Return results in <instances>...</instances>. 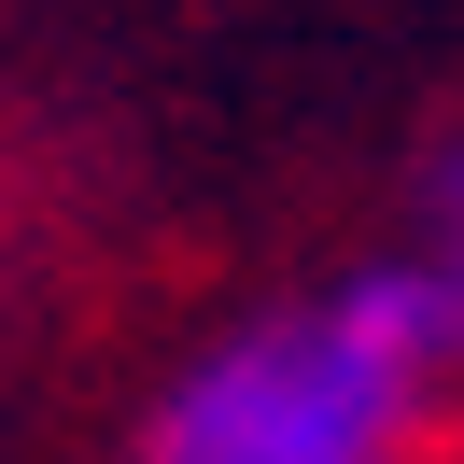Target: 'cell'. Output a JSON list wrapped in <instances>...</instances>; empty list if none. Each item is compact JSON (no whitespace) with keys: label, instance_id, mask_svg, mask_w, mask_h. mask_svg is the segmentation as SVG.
Instances as JSON below:
<instances>
[{"label":"cell","instance_id":"cell-1","mask_svg":"<svg viewBox=\"0 0 464 464\" xmlns=\"http://www.w3.org/2000/svg\"><path fill=\"white\" fill-rule=\"evenodd\" d=\"M450 352H464V310L422 254L352 267L338 295L198 352L169 380V408H155L141 464H380Z\"/></svg>","mask_w":464,"mask_h":464},{"label":"cell","instance_id":"cell-2","mask_svg":"<svg viewBox=\"0 0 464 464\" xmlns=\"http://www.w3.org/2000/svg\"><path fill=\"white\" fill-rule=\"evenodd\" d=\"M422 267L450 282V310H464V155H436V169H422Z\"/></svg>","mask_w":464,"mask_h":464}]
</instances>
